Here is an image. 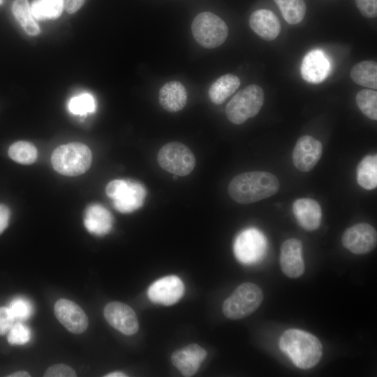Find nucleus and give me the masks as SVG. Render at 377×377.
I'll return each instance as SVG.
<instances>
[{
    "mask_svg": "<svg viewBox=\"0 0 377 377\" xmlns=\"http://www.w3.org/2000/svg\"><path fill=\"white\" fill-rule=\"evenodd\" d=\"M279 181L265 171H251L235 176L229 183L230 198L240 204L253 203L267 198L279 189Z\"/></svg>",
    "mask_w": 377,
    "mask_h": 377,
    "instance_id": "obj_1",
    "label": "nucleus"
},
{
    "mask_svg": "<svg viewBox=\"0 0 377 377\" xmlns=\"http://www.w3.org/2000/svg\"><path fill=\"white\" fill-rule=\"evenodd\" d=\"M280 350L302 369L315 367L323 355V346L314 335L299 329L285 331L279 341Z\"/></svg>",
    "mask_w": 377,
    "mask_h": 377,
    "instance_id": "obj_2",
    "label": "nucleus"
},
{
    "mask_svg": "<svg viewBox=\"0 0 377 377\" xmlns=\"http://www.w3.org/2000/svg\"><path fill=\"white\" fill-rule=\"evenodd\" d=\"M92 154L83 143L71 142L57 147L52 153L51 163L59 174L68 177L80 175L90 168Z\"/></svg>",
    "mask_w": 377,
    "mask_h": 377,
    "instance_id": "obj_3",
    "label": "nucleus"
},
{
    "mask_svg": "<svg viewBox=\"0 0 377 377\" xmlns=\"http://www.w3.org/2000/svg\"><path fill=\"white\" fill-rule=\"evenodd\" d=\"M263 300V293L256 284L246 282L238 286L224 301L222 310L231 320L242 319L253 313Z\"/></svg>",
    "mask_w": 377,
    "mask_h": 377,
    "instance_id": "obj_4",
    "label": "nucleus"
},
{
    "mask_svg": "<svg viewBox=\"0 0 377 377\" xmlns=\"http://www.w3.org/2000/svg\"><path fill=\"white\" fill-rule=\"evenodd\" d=\"M264 103L263 89L251 84L237 92L226 107V114L232 124H242L256 116Z\"/></svg>",
    "mask_w": 377,
    "mask_h": 377,
    "instance_id": "obj_5",
    "label": "nucleus"
},
{
    "mask_svg": "<svg viewBox=\"0 0 377 377\" xmlns=\"http://www.w3.org/2000/svg\"><path fill=\"white\" fill-rule=\"evenodd\" d=\"M114 208L121 213H131L140 208L147 195L145 187L132 179H114L105 188Z\"/></svg>",
    "mask_w": 377,
    "mask_h": 377,
    "instance_id": "obj_6",
    "label": "nucleus"
},
{
    "mask_svg": "<svg viewBox=\"0 0 377 377\" xmlns=\"http://www.w3.org/2000/svg\"><path fill=\"white\" fill-rule=\"evenodd\" d=\"M194 39L205 48H215L223 44L228 35L226 22L211 12H202L196 15L191 24Z\"/></svg>",
    "mask_w": 377,
    "mask_h": 377,
    "instance_id": "obj_7",
    "label": "nucleus"
},
{
    "mask_svg": "<svg viewBox=\"0 0 377 377\" xmlns=\"http://www.w3.org/2000/svg\"><path fill=\"white\" fill-rule=\"evenodd\" d=\"M157 161L161 168L177 176L190 174L195 165L193 152L179 142L163 145L158 153Z\"/></svg>",
    "mask_w": 377,
    "mask_h": 377,
    "instance_id": "obj_8",
    "label": "nucleus"
},
{
    "mask_svg": "<svg viewBox=\"0 0 377 377\" xmlns=\"http://www.w3.org/2000/svg\"><path fill=\"white\" fill-rule=\"evenodd\" d=\"M234 254L242 263L251 265L258 262L267 249L265 235L258 229L251 228L242 231L234 242Z\"/></svg>",
    "mask_w": 377,
    "mask_h": 377,
    "instance_id": "obj_9",
    "label": "nucleus"
},
{
    "mask_svg": "<svg viewBox=\"0 0 377 377\" xmlns=\"http://www.w3.org/2000/svg\"><path fill=\"white\" fill-rule=\"evenodd\" d=\"M341 242L343 246L353 253L357 255L368 253L376 246V230L367 223L355 224L344 231Z\"/></svg>",
    "mask_w": 377,
    "mask_h": 377,
    "instance_id": "obj_10",
    "label": "nucleus"
},
{
    "mask_svg": "<svg viewBox=\"0 0 377 377\" xmlns=\"http://www.w3.org/2000/svg\"><path fill=\"white\" fill-rule=\"evenodd\" d=\"M184 293V286L177 276L158 279L148 288L147 295L154 303L170 306L178 302Z\"/></svg>",
    "mask_w": 377,
    "mask_h": 377,
    "instance_id": "obj_11",
    "label": "nucleus"
},
{
    "mask_svg": "<svg viewBox=\"0 0 377 377\" xmlns=\"http://www.w3.org/2000/svg\"><path fill=\"white\" fill-rule=\"evenodd\" d=\"M103 314L107 322L114 328L126 335H133L139 329L135 311L128 305L112 302L104 308Z\"/></svg>",
    "mask_w": 377,
    "mask_h": 377,
    "instance_id": "obj_12",
    "label": "nucleus"
},
{
    "mask_svg": "<svg viewBox=\"0 0 377 377\" xmlns=\"http://www.w3.org/2000/svg\"><path fill=\"white\" fill-rule=\"evenodd\" d=\"M323 154L321 142L310 135L300 137L293 149L292 160L295 168L301 172L311 170Z\"/></svg>",
    "mask_w": 377,
    "mask_h": 377,
    "instance_id": "obj_13",
    "label": "nucleus"
},
{
    "mask_svg": "<svg viewBox=\"0 0 377 377\" xmlns=\"http://www.w3.org/2000/svg\"><path fill=\"white\" fill-rule=\"evenodd\" d=\"M54 311L58 320L71 332L79 334L87 330L88 318L74 302L60 299L55 303Z\"/></svg>",
    "mask_w": 377,
    "mask_h": 377,
    "instance_id": "obj_14",
    "label": "nucleus"
},
{
    "mask_svg": "<svg viewBox=\"0 0 377 377\" xmlns=\"http://www.w3.org/2000/svg\"><path fill=\"white\" fill-rule=\"evenodd\" d=\"M279 263L283 273L289 278L296 279L303 274L305 267L302 257V244L300 240L290 238L283 242Z\"/></svg>",
    "mask_w": 377,
    "mask_h": 377,
    "instance_id": "obj_15",
    "label": "nucleus"
},
{
    "mask_svg": "<svg viewBox=\"0 0 377 377\" xmlns=\"http://www.w3.org/2000/svg\"><path fill=\"white\" fill-rule=\"evenodd\" d=\"M330 71V63L325 52L316 49L310 51L304 57L301 64L302 78L311 84L323 82Z\"/></svg>",
    "mask_w": 377,
    "mask_h": 377,
    "instance_id": "obj_16",
    "label": "nucleus"
},
{
    "mask_svg": "<svg viewBox=\"0 0 377 377\" xmlns=\"http://www.w3.org/2000/svg\"><path fill=\"white\" fill-rule=\"evenodd\" d=\"M207 356L206 350L196 343H191L175 350L172 356V364L184 376H192L198 371Z\"/></svg>",
    "mask_w": 377,
    "mask_h": 377,
    "instance_id": "obj_17",
    "label": "nucleus"
},
{
    "mask_svg": "<svg viewBox=\"0 0 377 377\" xmlns=\"http://www.w3.org/2000/svg\"><path fill=\"white\" fill-rule=\"evenodd\" d=\"M293 212L298 223L305 230L313 231L319 228L322 219V209L315 200H296L293 204Z\"/></svg>",
    "mask_w": 377,
    "mask_h": 377,
    "instance_id": "obj_18",
    "label": "nucleus"
},
{
    "mask_svg": "<svg viewBox=\"0 0 377 377\" xmlns=\"http://www.w3.org/2000/svg\"><path fill=\"white\" fill-rule=\"evenodd\" d=\"M249 25L251 29L265 40H273L280 34L281 24L276 15L267 9H259L251 15Z\"/></svg>",
    "mask_w": 377,
    "mask_h": 377,
    "instance_id": "obj_19",
    "label": "nucleus"
},
{
    "mask_svg": "<svg viewBox=\"0 0 377 377\" xmlns=\"http://www.w3.org/2000/svg\"><path fill=\"white\" fill-rule=\"evenodd\" d=\"M113 219L110 212L99 204L89 205L84 213V224L92 235L103 236L112 229Z\"/></svg>",
    "mask_w": 377,
    "mask_h": 377,
    "instance_id": "obj_20",
    "label": "nucleus"
},
{
    "mask_svg": "<svg viewBox=\"0 0 377 377\" xmlns=\"http://www.w3.org/2000/svg\"><path fill=\"white\" fill-rule=\"evenodd\" d=\"M187 99L186 89L179 81H169L160 89L159 103L164 110L170 112L182 110L186 105Z\"/></svg>",
    "mask_w": 377,
    "mask_h": 377,
    "instance_id": "obj_21",
    "label": "nucleus"
},
{
    "mask_svg": "<svg viewBox=\"0 0 377 377\" xmlns=\"http://www.w3.org/2000/svg\"><path fill=\"white\" fill-rule=\"evenodd\" d=\"M239 85L240 80L237 75H223L210 86L208 91L209 98L213 103L220 105L231 96Z\"/></svg>",
    "mask_w": 377,
    "mask_h": 377,
    "instance_id": "obj_22",
    "label": "nucleus"
},
{
    "mask_svg": "<svg viewBox=\"0 0 377 377\" xmlns=\"http://www.w3.org/2000/svg\"><path fill=\"white\" fill-rule=\"evenodd\" d=\"M357 181L358 184L367 190H372L377 186V156L367 155L357 167Z\"/></svg>",
    "mask_w": 377,
    "mask_h": 377,
    "instance_id": "obj_23",
    "label": "nucleus"
},
{
    "mask_svg": "<svg viewBox=\"0 0 377 377\" xmlns=\"http://www.w3.org/2000/svg\"><path fill=\"white\" fill-rule=\"evenodd\" d=\"M350 77L356 84L371 89L377 88V64L366 60L355 64L350 71Z\"/></svg>",
    "mask_w": 377,
    "mask_h": 377,
    "instance_id": "obj_24",
    "label": "nucleus"
},
{
    "mask_svg": "<svg viewBox=\"0 0 377 377\" xmlns=\"http://www.w3.org/2000/svg\"><path fill=\"white\" fill-rule=\"evenodd\" d=\"M12 10L14 17L27 34L36 36L40 33V28L33 18L27 0H15Z\"/></svg>",
    "mask_w": 377,
    "mask_h": 377,
    "instance_id": "obj_25",
    "label": "nucleus"
},
{
    "mask_svg": "<svg viewBox=\"0 0 377 377\" xmlns=\"http://www.w3.org/2000/svg\"><path fill=\"white\" fill-rule=\"evenodd\" d=\"M32 16L38 20L58 18L64 9L63 0H35L31 6Z\"/></svg>",
    "mask_w": 377,
    "mask_h": 377,
    "instance_id": "obj_26",
    "label": "nucleus"
},
{
    "mask_svg": "<svg viewBox=\"0 0 377 377\" xmlns=\"http://www.w3.org/2000/svg\"><path fill=\"white\" fill-rule=\"evenodd\" d=\"M285 20L290 24L300 23L306 11L304 0H274Z\"/></svg>",
    "mask_w": 377,
    "mask_h": 377,
    "instance_id": "obj_27",
    "label": "nucleus"
},
{
    "mask_svg": "<svg viewBox=\"0 0 377 377\" xmlns=\"http://www.w3.org/2000/svg\"><path fill=\"white\" fill-rule=\"evenodd\" d=\"M8 154L12 160L23 165L32 164L37 158L36 147L27 141H17L13 143L9 147Z\"/></svg>",
    "mask_w": 377,
    "mask_h": 377,
    "instance_id": "obj_28",
    "label": "nucleus"
},
{
    "mask_svg": "<svg viewBox=\"0 0 377 377\" xmlns=\"http://www.w3.org/2000/svg\"><path fill=\"white\" fill-rule=\"evenodd\" d=\"M356 103L362 112L372 120L377 119V92L362 89L356 95Z\"/></svg>",
    "mask_w": 377,
    "mask_h": 377,
    "instance_id": "obj_29",
    "label": "nucleus"
},
{
    "mask_svg": "<svg viewBox=\"0 0 377 377\" xmlns=\"http://www.w3.org/2000/svg\"><path fill=\"white\" fill-rule=\"evenodd\" d=\"M68 110L75 115H86L92 113L96 109L94 97L88 93H84L73 97L68 102Z\"/></svg>",
    "mask_w": 377,
    "mask_h": 377,
    "instance_id": "obj_30",
    "label": "nucleus"
},
{
    "mask_svg": "<svg viewBox=\"0 0 377 377\" xmlns=\"http://www.w3.org/2000/svg\"><path fill=\"white\" fill-rule=\"evenodd\" d=\"M8 309L15 319L25 320L29 318L33 313V306L29 300L22 297L14 298L9 304Z\"/></svg>",
    "mask_w": 377,
    "mask_h": 377,
    "instance_id": "obj_31",
    "label": "nucleus"
},
{
    "mask_svg": "<svg viewBox=\"0 0 377 377\" xmlns=\"http://www.w3.org/2000/svg\"><path fill=\"white\" fill-rule=\"evenodd\" d=\"M31 338L30 329L21 323L13 324L8 332L7 339L10 345H24Z\"/></svg>",
    "mask_w": 377,
    "mask_h": 377,
    "instance_id": "obj_32",
    "label": "nucleus"
},
{
    "mask_svg": "<svg viewBox=\"0 0 377 377\" xmlns=\"http://www.w3.org/2000/svg\"><path fill=\"white\" fill-rule=\"evenodd\" d=\"M45 377H75V371L64 364H56L50 367L44 374Z\"/></svg>",
    "mask_w": 377,
    "mask_h": 377,
    "instance_id": "obj_33",
    "label": "nucleus"
},
{
    "mask_svg": "<svg viewBox=\"0 0 377 377\" xmlns=\"http://www.w3.org/2000/svg\"><path fill=\"white\" fill-rule=\"evenodd\" d=\"M355 3L363 16L369 18L377 16V0H355Z\"/></svg>",
    "mask_w": 377,
    "mask_h": 377,
    "instance_id": "obj_34",
    "label": "nucleus"
},
{
    "mask_svg": "<svg viewBox=\"0 0 377 377\" xmlns=\"http://www.w3.org/2000/svg\"><path fill=\"white\" fill-rule=\"evenodd\" d=\"M14 321L15 318L8 307H0V335L8 333Z\"/></svg>",
    "mask_w": 377,
    "mask_h": 377,
    "instance_id": "obj_35",
    "label": "nucleus"
},
{
    "mask_svg": "<svg viewBox=\"0 0 377 377\" xmlns=\"http://www.w3.org/2000/svg\"><path fill=\"white\" fill-rule=\"evenodd\" d=\"M10 212L5 205L0 204V235L4 231L9 223Z\"/></svg>",
    "mask_w": 377,
    "mask_h": 377,
    "instance_id": "obj_36",
    "label": "nucleus"
},
{
    "mask_svg": "<svg viewBox=\"0 0 377 377\" xmlns=\"http://www.w3.org/2000/svg\"><path fill=\"white\" fill-rule=\"evenodd\" d=\"M85 0H63L64 8L70 14L77 12L84 4Z\"/></svg>",
    "mask_w": 377,
    "mask_h": 377,
    "instance_id": "obj_37",
    "label": "nucleus"
},
{
    "mask_svg": "<svg viewBox=\"0 0 377 377\" xmlns=\"http://www.w3.org/2000/svg\"><path fill=\"white\" fill-rule=\"evenodd\" d=\"M9 377H29L30 374L24 371H19L14 372L8 376Z\"/></svg>",
    "mask_w": 377,
    "mask_h": 377,
    "instance_id": "obj_38",
    "label": "nucleus"
},
{
    "mask_svg": "<svg viewBox=\"0 0 377 377\" xmlns=\"http://www.w3.org/2000/svg\"><path fill=\"white\" fill-rule=\"evenodd\" d=\"M105 377H124L126 376V374L121 372H113L105 376Z\"/></svg>",
    "mask_w": 377,
    "mask_h": 377,
    "instance_id": "obj_39",
    "label": "nucleus"
},
{
    "mask_svg": "<svg viewBox=\"0 0 377 377\" xmlns=\"http://www.w3.org/2000/svg\"><path fill=\"white\" fill-rule=\"evenodd\" d=\"M3 0H0V5L3 3Z\"/></svg>",
    "mask_w": 377,
    "mask_h": 377,
    "instance_id": "obj_40",
    "label": "nucleus"
}]
</instances>
